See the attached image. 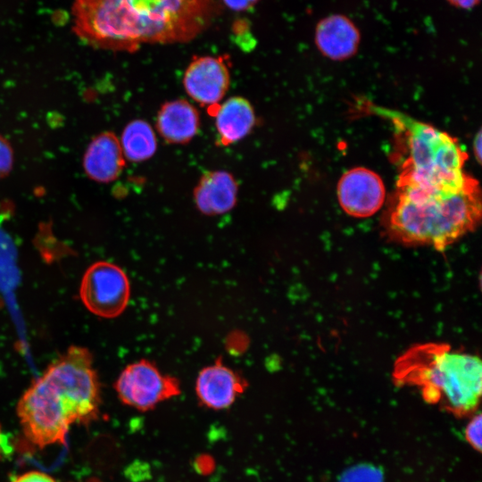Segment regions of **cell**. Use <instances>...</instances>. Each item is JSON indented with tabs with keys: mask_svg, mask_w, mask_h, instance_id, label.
<instances>
[{
	"mask_svg": "<svg viewBox=\"0 0 482 482\" xmlns=\"http://www.w3.org/2000/svg\"><path fill=\"white\" fill-rule=\"evenodd\" d=\"M480 217V189L476 179L458 190L396 185L383 227L387 237L396 243L444 251L474 230Z\"/></svg>",
	"mask_w": 482,
	"mask_h": 482,
	"instance_id": "obj_3",
	"label": "cell"
},
{
	"mask_svg": "<svg viewBox=\"0 0 482 482\" xmlns=\"http://www.w3.org/2000/svg\"><path fill=\"white\" fill-rule=\"evenodd\" d=\"M215 117L217 142L228 146L245 138L256 121L251 103L242 96H233L220 104L212 112Z\"/></svg>",
	"mask_w": 482,
	"mask_h": 482,
	"instance_id": "obj_15",
	"label": "cell"
},
{
	"mask_svg": "<svg viewBox=\"0 0 482 482\" xmlns=\"http://www.w3.org/2000/svg\"><path fill=\"white\" fill-rule=\"evenodd\" d=\"M119 140L125 159L133 162L150 159L157 149V138L153 127L141 119L129 122Z\"/></svg>",
	"mask_w": 482,
	"mask_h": 482,
	"instance_id": "obj_16",
	"label": "cell"
},
{
	"mask_svg": "<svg viewBox=\"0 0 482 482\" xmlns=\"http://www.w3.org/2000/svg\"><path fill=\"white\" fill-rule=\"evenodd\" d=\"M217 8L216 0H73L72 30L95 48L134 52L144 44L194 39Z\"/></svg>",
	"mask_w": 482,
	"mask_h": 482,
	"instance_id": "obj_1",
	"label": "cell"
},
{
	"mask_svg": "<svg viewBox=\"0 0 482 482\" xmlns=\"http://www.w3.org/2000/svg\"><path fill=\"white\" fill-rule=\"evenodd\" d=\"M156 130L170 144H187L197 134L200 115L197 109L186 99L164 103L158 111Z\"/></svg>",
	"mask_w": 482,
	"mask_h": 482,
	"instance_id": "obj_14",
	"label": "cell"
},
{
	"mask_svg": "<svg viewBox=\"0 0 482 482\" xmlns=\"http://www.w3.org/2000/svg\"><path fill=\"white\" fill-rule=\"evenodd\" d=\"M337 197L342 209L350 216L366 218L383 205L386 188L373 170L357 167L347 170L337 184Z\"/></svg>",
	"mask_w": 482,
	"mask_h": 482,
	"instance_id": "obj_9",
	"label": "cell"
},
{
	"mask_svg": "<svg viewBox=\"0 0 482 482\" xmlns=\"http://www.w3.org/2000/svg\"><path fill=\"white\" fill-rule=\"evenodd\" d=\"M238 185L227 170L204 172L194 189V201L198 211L205 215H220L237 204Z\"/></svg>",
	"mask_w": 482,
	"mask_h": 482,
	"instance_id": "obj_12",
	"label": "cell"
},
{
	"mask_svg": "<svg viewBox=\"0 0 482 482\" xmlns=\"http://www.w3.org/2000/svg\"><path fill=\"white\" fill-rule=\"evenodd\" d=\"M314 41L324 56L333 61H344L356 54L361 34L348 16L335 13L319 21L315 27Z\"/></svg>",
	"mask_w": 482,
	"mask_h": 482,
	"instance_id": "obj_11",
	"label": "cell"
},
{
	"mask_svg": "<svg viewBox=\"0 0 482 482\" xmlns=\"http://www.w3.org/2000/svg\"><path fill=\"white\" fill-rule=\"evenodd\" d=\"M12 482H56L52 477L40 471H29L18 477Z\"/></svg>",
	"mask_w": 482,
	"mask_h": 482,
	"instance_id": "obj_19",
	"label": "cell"
},
{
	"mask_svg": "<svg viewBox=\"0 0 482 482\" xmlns=\"http://www.w3.org/2000/svg\"><path fill=\"white\" fill-rule=\"evenodd\" d=\"M80 298L92 313L115 318L125 310L130 295L128 276L121 268L109 262H97L85 272Z\"/></svg>",
	"mask_w": 482,
	"mask_h": 482,
	"instance_id": "obj_7",
	"label": "cell"
},
{
	"mask_svg": "<svg viewBox=\"0 0 482 482\" xmlns=\"http://www.w3.org/2000/svg\"><path fill=\"white\" fill-rule=\"evenodd\" d=\"M246 386L244 378L219 359L200 370L195 393L204 406L218 411L229 408Z\"/></svg>",
	"mask_w": 482,
	"mask_h": 482,
	"instance_id": "obj_10",
	"label": "cell"
},
{
	"mask_svg": "<svg viewBox=\"0 0 482 482\" xmlns=\"http://www.w3.org/2000/svg\"><path fill=\"white\" fill-rule=\"evenodd\" d=\"M100 404L91 353L71 346L32 382L18 402L17 413L27 438L44 447L65 444L70 427L96 420Z\"/></svg>",
	"mask_w": 482,
	"mask_h": 482,
	"instance_id": "obj_2",
	"label": "cell"
},
{
	"mask_svg": "<svg viewBox=\"0 0 482 482\" xmlns=\"http://www.w3.org/2000/svg\"><path fill=\"white\" fill-rule=\"evenodd\" d=\"M481 141H482L481 131L479 130L478 134L476 135L474 138V143H473L474 154L478 162H480L481 161V146H482Z\"/></svg>",
	"mask_w": 482,
	"mask_h": 482,
	"instance_id": "obj_23",
	"label": "cell"
},
{
	"mask_svg": "<svg viewBox=\"0 0 482 482\" xmlns=\"http://www.w3.org/2000/svg\"><path fill=\"white\" fill-rule=\"evenodd\" d=\"M182 82L187 96L212 112L229 87L230 74L226 57H195L187 67Z\"/></svg>",
	"mask_w": 482,
	"mask_h": 482,
	"instance_id": "obj_8",
	"label": "cell"
},
{
	"mask_svg": "<svg viewBox=\"0 0 482 482\" xmlns=\"http://www.w3.org/2000/svg\"><path fill=\"white\" fill-rule=\"evenodd\" d=\"M125 163L120 140L112 132L96 136L88 145L83 157L86 174L100 183L115 180L122 172Z\"/></svg>",
	"mask_w": 482,
	"mask_h": 482,
	"instance_id": "obj_13",
	"label": "cell"
},
{
	"mask_svg": "<svg viewBox=\"0 0 482 482\" xmlns=\"http://www.w3.org/2000/svg\"><path fill=\"white\" fill-rule=\"evenodd\" d=\"M448 4L463 9V10H470L474 7H476L481 0H446Z\"/></svg>",
	"mask_w": 482,
	"mask_h": 482,
	"instance_id": "obj_21",
	"label": "cell"
},
{
	"mask_svg": "<svg viewBox=\"0 0 482 482\" xmlns=\"http://www.w3.org/2000/svg\"><path fill=\"white\" fill-rule=\"evenodd\" d=\"M369 110L390 120L403 139L405 156L396 185L458 190L475 180L463 170L466 153L447 133L398 111L376 105Z\"/></svg>",
	"mask_w": 482,
	"mask_h": 482,
	"instance_id": "obj_5",
	"label": "cell"
},
{
	"mask_svg": "<svg viewBox=\"0 0 482 482\" xmlns=\"http://www.w3.org/2000/svg\"><path fill=\"white\" fill-rule=\"evenodd\" d=\"M397 385L417 387L423 399L456 416L474 412L481 396L482 364L471 353L448 344L424 343L410 347L394 365Z\"/></svg>",
	"mask_w": 482,
	"mask_h": 482,
	"instance_id": "obj_4",
	"label": "cell"
},
{
	"mask_svg": "<svg viewBox=\"0 0 482 482\" xmlns=\"http://www.w3.org/2000/svg\"><path fill=\"white\" fill-rule=\"evenodd\" d=\"M114 387L123 403L142 411L152 410L180 394L179 380L163 374L147 360L128 365L120 372Z\"/></svg>",
	"mask_w": 482,
	"mask_h": 482,
	"instance_id": "obj_6",
	"label": "cell"
},
{
	"mask_svg": "<svg viewBox=\"0 0 482 482\" xmlns=\"http://www.w3.org/2000/svg\"><path fill=\"white\" fill-rule=\"evenodd\" d=\"M13 162V154L10 144L0 136V178L7 175Z\"/></svg>",
	"mask_w": 482,
	"mask_h": 482,
	"instance_id": "obj_18",
	"label": "cell"
},
{
	"mask_svg": "<svg viewBox=\"0 0 482 482\" xmlns=\"http://www.w3.org/2000/svg\"><path fill=\"white\" fill-rule=\"evenodd\" d=\"M465 436L469 444L478 452L481 449V415H475L468 423Z\"/></svg>",
	"mask_w": 482,
	"mask_h": 482,
	"instance_id": "obj_17",
	"label": "cell"
},
{
	"mask_svg": "<svg viewBox=\"0 0 482 482\" xmlns=\"http://www.w3.org/2000/svg\"><path fill=\"white\" fill-rule=\"evenodd\" d=\"M229 9L233 11H246L253 7L258 0H222Z\"/></svg>",
	"mask_w": 482,
	"mask_h": 482,
	"instance_id": "obj_20",
	"label": "cell"
},
{
	"mask_svg": "<svg viewBox=\"0 0 482 482\" xmlns=\"http://www.w3.org/2000/svg\"><path fill=\"white\" fill-rule=\"evenodd\" d=\"M11 453V445L7 436L2 431L0 425V460Z\"/></svg>",
	"mask_w": 482,
	"mask_h": 482,
	"instance_id": "obj_22",
	"label": "cell"
}]
</instances>
